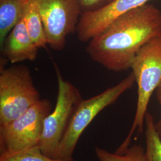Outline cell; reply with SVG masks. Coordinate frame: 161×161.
I'll list each match as a JSON object with an SVG mask.
<instances>
[{"mask_svg":"<svg viewBox=\"0 0 161 161\" xmlns=\"http://www.w3.org/2000/svg\"><path fill=\"white\" fill-rule=\"evenodd\" d=\"M31 0H0V47L23 19Z\"/></svg>","mask_w":161,"mask_h":161,"instance_id":"10","label":"cell"},{"mask_svg":"<svg viewBox=\"0 0 161 161\" xmlns=\"http://www.w3.org/2000/svg\"><path fill=\"white\" fill-rule=\"evenodd\" d=\"M29 35L36 46L44 48L48 45L44 24L35 0H31L24 16Z\"/></svg>","mask_w":161,"mask_h":161,"instance_id":"11","label":"cell"},{"mask_svg":"<svg viewBox=\"0 0 161 161\" xmlns=\"http://www.w3.org/2000/svg\"><path fill=\"white\" fill-rule=\"evenodd\" d=\"M94 151L98 161H147L144 149L139 145L129 147L122 153H111L100 147H96Z\"/></svg>","mask_w":161,"mask_h":161,"instance_id":"13","label":"cell"},{"mask_svg":"<svg viewBox=\"0 0 161 161\" xmlns=\"http://www.w3.org/2000/svg\"><path fill=\"white\" fill-rule=\"evenodd\" d=\"M0 161H66L46 155L38 145L11 153L1 154Z\"/></svg>","mask_w":161,"mask_h":161,"instance_id":"14","label":"cell"},{"mask_svg":"<svg viewBox=\"0 0 161 161\" xmlns=\"http://www.w3.org/2000/svg\"><path fill=\"white\" fill-rule=\"evenodd\" d=\"M38 49L29 35L24 17L7 36L1 47L3 56L12 64L34 61Z\"/></svg>","mask_w":161,"mask_h":161,"instance_id":"9","label":"cell"},{"mask_svg":"<svg viewBox=\"0 0 161 161\" xmlns=\"http://www.w3.org/2000/svg\"><path fill=\"white\" fill-rule=\"evenodd\" d=\"M131 68L138 87V98L132 127L127 137L115 152L122 153L129 147L136 131H143L150 99L161 82V36L142 47L132 61Z\"/></svg>","mask_w":161,"mask_h":161,"instance_id":"2","label":"cell"},{"mask_svg":"<svg viewBox=\"0 0 161 161\" xmlns=\"http://www.w3.org/2000/svg\"><path fill=\"white\" fill-rule=\"evenodd\" d=\"M114 0H78L82 13L94 12L108 5Z\"/></svg>","mask_w":161,"mask_h":161,"instance_id":"15","label":"cell"},{"mask_svg":"<svg viewBox=\"0 0 161 161\" xmlns=\"http://www.w3.org/2000/svg\"><path fill=\"white\" fill-rule=\"evenodd\" d=\"M161 36V12L145 4L116 19L86 47L92 60L106 69L121 72L131 68L140 48Z\"/></svg>","mask_w":161,"mask_h":161,"instance_id":"1","label":"cell"},{"mask_svg":"<svg viewBox=\"0 0 161 161\" xmlns=\"http://www.w3.org/2000/svg\"><path fill=\"white\" fill-rule=\"evenodd\" d=\"M52 110L50 101L41 99L16 119L0 125L1 154L14 153L38 145L44 121Z\"/></svg>","mask_w":161,"mask_h":161,"instance_id":"6","label":"cell"},{"mask_svg":"<svg viewBox=\"0 0 161 161\" xmlns=\"http://www.w3.org/2000/svg\"><path fill=\"white\" fill-rule=\"evenodd\" d=\"M136 82L133 73L120 82L92 97L82 99L70 122L54 158L72 161L73 155L82 134L96 116L106 107L115 103L118 98L132 88Z\"/></svg>","mask_w":161,"mask_h":161,"instance_id":"3","label":"cell"},{"mask_svg":"<svg viewBox=\"0 0 161 161\" xmlns=\"http://www.w3.org/2000/svg\"><path fill=\"white\" fill-rule=\"evenodd\" d=\"M145 137L147 161H161V138L156 128L152 115L147 112L145 116Z\"/></svg>","mask_w":161,"mask_h":161,"instance_id":"12","label":"cell"},{"mask_svg":"<svg viewBox=\"0 0 161 161\" xmlns=\"http://www.w3.org/2000/svg\"><path fill=\"white\" fill-rule=\"evenodd\" d=\"M44 24L48 45L61 51L69 34L76 31L82 13L78 0H35Z\"/></svg>","mask_w":161,"mask_h":161,"instance_id":"7","label":"cell"},{"mask_svg":"<svg viewBox=\"0 0 161 161\" xmlns=\"http://www.w3.org/2000/svg\"><path fill=\"white\" fill-rule=\"evenodd\" d=\"M56 71L58 84L56 103L54 109L44 119L43 131L38 144L46 155L54 158L75 109L82 99L79 90L64 79L57 67Z\"/></svg>","mask_w":161,"mask_h":161,"instance_id":"5","label":"cell"},{"mask_svg":"<svg viewBox=\"0 0 161 161\" xmlns=\"http://www.w3.org/2000/svg\"><path fill=\"white\" fill-rule=\"evenodd\" d=\"M41 99L26 66H14L1 70L0 125L16 119Z\"/></svg>","mask_w":161,"mask_h":161,"instance_id":"4","label":"cell"},{"mask_svg":"<svg viewBox=\"0 0 161 161\" xmlns=\"http://www.w3.org/2000/svg\"><path fill=\"white\" fill-rule=\"evenodd\" d=\"M156 90L157 98H158V100L159 103L161 106V118H160L159 121L158 122V123L155 124L156 128V130L159 133L161 138V84H159V86H158V88H156Z\"/></svg>","mask_w":161,"mask_h":161,"instance_id":"16","label":"cell"},{"mask_svg":"<svg viewBox=\"0 0 161 161\" xmlns=\"http://www.w3.org/2000/svg\"><path fill=\"white\" fill-rule=\"evenodd\" d=\"M150 0H114L107 6L94 12L82 13L77 26L78 39L86 42L100 34L116 19Z\"/></svg>","mask_w":161,"mask_h":161,"instance_id":"8","label":"cell"}]
</instances>
